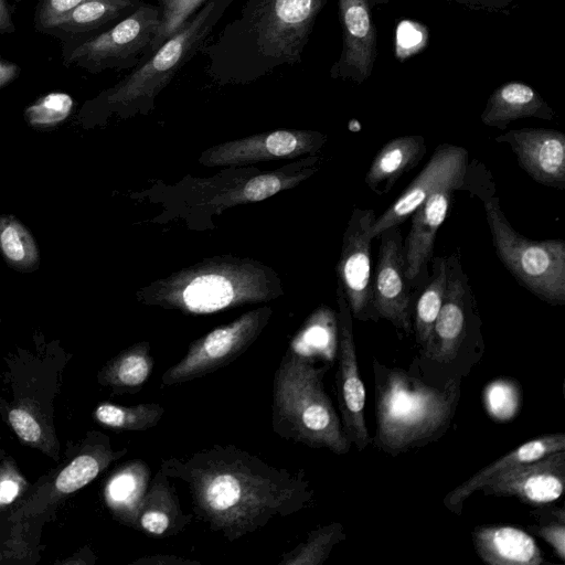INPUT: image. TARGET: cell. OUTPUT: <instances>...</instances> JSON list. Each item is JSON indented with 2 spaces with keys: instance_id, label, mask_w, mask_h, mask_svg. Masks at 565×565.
Wrapping results in <instances>:
<instances>
[{
  "instance_id": "6da1fadb",
  "label": "cell",
  "mask_w": 565,
  "mask_h": 565,
  "mask_svg": "<svg viewBox=\"0 0 565 565\" xmlns=\"http://www.w3.org/2000/svg\"><path fill=\"white\" fill-rule=\"evenodd\" d=\"M161 471L186 483L193 511L233 542L307 508L313 491L303 471L269 466L233 445H213L185 459L161 461Z\"/></svg>"
},
{
  "instance_id": "7a4b0ae2",
  "label": "cell",
  "mask_w": 565,
  "mask_h": 565,
  "mask_svg": "<svg viewBox=\"0 0 565 565\" xmlns=\"http://www.w3.org/2000/svg\"><path fill=\"white\" fill-rule=\"evenodd\" d=\"M327 1L246 0L200 49L205 73L220 85H244L299 63Z\"/></svg>"
},
{
  "instance_id": "3957f363",
  "label": "cell",
  "mask_w": 565,
  "mask_h": 565,
  "mask_svg": "<svg viewBox=\"0 0 565 565\" xmlns=\"http://www.w3.org/2000/svg\"><path fill=\"white\" fill-rule=\"evenodd\" d=\"M281 294L279 278L260 262L216 257L151 282L138 292V299L186 315H210L269 301Z\"/></svg>"
},
{
  "instance_id": "277c9868",
  "label": "cell",
  "mask_w": 565,
  "mask_h": 565,
  "mask_svg": "<svg viewBox=\"0 0 565 565\" xmlns=\"http://www.w3.org/2000/svg\"><path fill=\"white\" fill-rule=\"evenodd\" d=\"M373 370L376 412L373 440L380 449L396 455L434 441L447 430L459 399L457 381L437 390L376 360Z\"/></svg>"
},
{
  "instance_id": "5b68a950",
  "label": "cell",
  "mask_w": 565,
  "mask_h": 565,
  "mask_svg": "<svg viewBox=\"0 0 565 565\" xmlns=\"http://www.w3.org/2000/svg\"><path fill=\"white\" fill-rule=\"evenodd\" d=\"M326 370L306 354L286 351L274 377L271 425L285 439L344 455L351 441L324 390Z\"/></svg>"
},
{
  "instance_id": "8992f818",
  "label": "cell",
  "mask_w": 565,
  "mask_h": 565,
  "mask_svg": "<svg viewBox=\"0 0 565 565\" xmlns=\"http://www.w3.org/2000/svg\"><path fill=\"white\" fill-rule=\"evenodd\" d=\"M235 0H207L149 57L87 103L89 111L121 116L147 113L175 74L199 53Z\"/></svg>"
},
{
  "instance_id": "52a82bcc",
  "label": "cell",
  "mask_w": 565,
  "mask_h": 565,
  "mask_svg": "<svg viewBox=\"0 0 565 565\" xmlns=\"http://www.w3.org/2000/svg\"><path fill=\"white\" fill-rule=\"evenodd\" d=\"M495 192L482 195L492 245L515 280L542 301L565 303V242L533 241L516 232L507 220Z\"/></svg>"
},
{
  "instance_id": "ba28073f",
  "label": "cell",
  "mask_w": 565,
  "mask_h": 565,
  "mask_svg": "<svg viewBox=\"0 0 565 565\" xmlns=\"http://www.w3.org/2000/svg\"><path fill=\"white\" fill-rule=\"evenodd\" d=\"M159 23L158 6L142 1L134 12L107 30L62 43L63 64L89 73L132 70L150 55Z\"/></svg>"
},
{
  "instance_id": "9c48e42d",
  "label": "cell",
  "mask_w": 565,
  "mask_h": 565,
  "mask_svg": "<svg viewBox=\"0 0 565 565\" xmlns=\"http://www.w3.org/2000/svg\"><path fill=\"white\" fill-rule=\"evenodd\" d=\"M271 313L268 306L256 308L196 339L185 355L162 374L161 386L189 382L230 364L256 341Z\"/></svg>"
},
{
  "instance_id": "30bf717a",
  "label": "cell",
  "mask_w": 565,
  "mask_h": 565,
  "mask_svg": "<svg viewBox=\"0 0 565 565\" xmlns=\"http://www.w3.org/2000/svg\"><path fill=\"white\" fill-rule=\"evenodd\" d=\"M446 290L435 321L426 356L450 362L471 334L479 331L477 301L461 263L460 247L446 256Z\"/></svg>"
},
{
  "instance_id": "8fae6325",
  "label": "cell",
  "mask_w": 565,
  "mask_h": 565,
  "mask_svg": "<svg viewBox=\"0 0 565 565\" xmlns=\"http://www.w3.org/2000/svg\"><path fill=\"white\" fill-rule=\"evenodd\" d=\"M372 209L355 206L343 233L337 265L340 282L352 317L361 321H377L373 307L371 228L375 221Z\"/></svg>"
},
{
  "instance_id": "7c38bea8",
  "label": "cell",
  "mask_w": 565,
  "mask_h": 565,
  "mask_svg": "<svg viewBox=\"0 0 565 565\" xmlns=\"http://www.w3.org/2000/svg\"><path fill=\"white\" fill-rule=\"evenodd\" d=\"M327 136L307 129H279L215 145L202 152L199 161L207 167H236L263 161L315 154Z\"/></svg>"
},
{
  "instance_id": "4fadbf2b",
  "label": "cell",
  "mask_w": 565,
  "mask_h": 565,
  "mask_svg": "<svg viewBox=\"0 0 565 565\" xmlns=\"http://www.w3.org/2000/svg\"><path fill=\"white\" fill-rule=\"evenodd\" d=\"M469 164V153L461 147L451 143L437 146L433 156L409 183L403 193L375 218L372 238H377L382 232L392 226H399L425 199L438 186L460 184L465 188L466 173Z\"/></svg>"
},
{
  "instance_id": "5bb4252c",
  "label": "cell",
  "mask_w": 565,
  "mask_h": 565,
  "mask_svg": "<svg viewBox=\"0 0 565 565\" xmlns=\"http://www.w3.org/2000/svg\"><path fill=\"white\" fill-rule=\"evenodd\" d=\"M338 302V401L343 429L351 443L362 451L371 441L364 418L365 388L359 373L353 337V320L340 282L337 284Z\"/></svg>"
},
{
  "instance_id": "9a60e30c",
  "label": "cell",
  "mask_w": 565,
  "mask_h": 565,
  "mask_svg": "<svg viewBox=\"0 0 565 565\" xmlns=\"http://www.w3.org/2000/svg\"><path fill=\"white\" fill-rule=\"evenodd\" d=\"M379 238L381 244L372 278L373 307L379 318L388 320L408 334L413 328L414 297L405 275L399 227H388Z\"/></svg>"
},
{
  "instance_id": "2e32d148",
  "label": "cell",
  "mask_w": 565,
  "mask_h": 565,
  "mask_svg": "<svg viewBox=\"0 0 565 565\" xmlns=\"http://www.w3.org/2000/svg\"><path fill=\"white\" fill-rule=\"evenodd\" d=\"M127 452L128 448L114 450L107 436L92 434L82 451L58 472L52 482L39 488L21 504L11 515V520L20 521L45 512L64 497L88 484L113 461Z\"/></svg>"
},
{
  "instance_id": "e0dca14e",
  "label": "cell",
  "mask_w": 565,
  "mask_h": 565,
  "mask_svg": "<svg viewBox=\"0 0 565 565\" xmlns=\"http://www.w3.org/2000/svg\"><path fill=\"white\" fill-rule=\"evenodd\" d=\"M460 184H446L434 190L411 215L412 223L403 241L405 275L411 289L418 291L429 277L436 234L446 220L454 193Z\"/></svg>"
},
{
  "instance_id": "ac0fdd59",
  "label": "cell",
  "mask_w": 565,
  "mask_h": 565,
  "mask_svg": "<svg viewBox=\"0 0 565 565\" xmlns=\"http://www.w3.org/2000/svg\"><path fill=\"white\" fill-rule=\"evenodd\" d=\"M508 143L519 167L536 183L565 189V135L556 129H512L494 138Z\"/></svg>"
},
{
  "instance_id": "d6986e66",
  "label": "cell",
  "mask_w": 565,
  "mask_h": 565,
  "mask_svg": "<svg viewBox=\"0 0 565 565\" xmlns=\"http://www.w3.org/2000/svg\"><path fill=\"white\" fill-rule=\"evenodd\" d=\"M338 4L343 41L330 76L362 84L371 76L376 56V30L370 0H338Z\"/></svg>"
},
{
  "instance_id": "ffe728a7",
  "label": "cell",
  "mask_w": 565,
  "mask_h": 565,
  "mask_svg": "<svg viewBox=\"0 0 565 565\" xmlns=\"http://www.w3.org/2000/svg\"><path fill=\"white\" fill-rule=\"evenodd\" d=\"M565 450L519 466L491 480L480 490L486 495L514 497L525 504L545 505L563 493Z\"/></svg>"
},
{
  "instance_id": "44dd1931",
  "label": "cell",
  "mask_w": 565,
  "mask_h": 565,
  "mask_svg": "<svg viewBox=\"0 0 565 565\" xmlns=\"http://www.w3.org/2000/svg\"><path fill=\"white\" fill-rule=\"evenodd\" d=\"M565 450V434L554 433L525 441L495 461L486 466L445 498V505L460 513L463 501L491 480L519 466L541 459L552 452Z\"/></svg>"
},
{
  "instance_id": "7402d4cb",
  "label": "cell",
  "mask_w": 565,
  "mask_h": 565,
  "mask_svg": "<svg viewBox=\"0 0 565 565\" xmlns=\"http://www.w3.org/2000/svg\"><path fill=\"white\" fill-rule=\"evenodd\" d=\"M174 487L161 469L154 475L139 505L134 529L153 537H170L190 524Z\"/></svg>"
},
{
  "instance_id": "603a6c76",
  "label": "cell",
  "mask_w": 565,
  "mask_h": 565,
  "mask_svg": "<svg viewBox=\"0 0 565 565\" xmlns=\"http://www.w3.org/2000/svg\"><path fill=\"white\" fill-rule=\"evenodd\" d=\"M142 0H85L43 31L62 43L95 35L134 12Z\"/></svg>"
},
{
  "instance_id": "cb8c5ba5",
  "label": "cell",
  "mask_w": 565,
  "mask_h": 565,
  "mask_svg": "<svg viewBox=\"0 0 565 565\" xmlns=\"http://www.w3.org/2000/svg\"><path fill=\"white\" fill-rule=\"evenodd\" d=\"M475 550L491 565H541L542 552L533 536L512 525L478 526L472 532Z\"/></svg>"
},
{
  "instance_id": "d4e9b609",
  "label": "cell",
  "mask_w": 565,
  "mask_h": 565,
  "mask_svg": "<svg viewBox=\"0 0 565 565\" xmlns=\"http://www.w3.org/2000/svg\"><path fill=\"white\" fill-rule=\"evenodd\" d=\"M531 117L553 120L555 113L533 87L509 82L490 95L480 118L483 125L503 130L514 120Z\"/></svg>"
},
{
  "instance_id": "484cf974",
  "label": "cell",
  "mask_w": 565,
  "mask_h": 565,
  "mask_svg": "<svg viewBox=\"0 0 565 565\" xmlns=\"http://www.w3.org/2000/svg\"><path fill=\"white\" fill-rule=\"evenodd\" d=\"M427 152L425 138L401 136L386 142L375 154L364 177L371 191L382 195L391 191L398 179L415 168Z\"/></svg>"
},
{
  "instance_id": "4316f807",
  "label": "cell",
  "mask_w": 565,
  "mask_h": 565,
  "mask_svg": "<svg viewBox=\"0 0 565 565\" xmlns=\"http://www.w3.org/2000/svg\"><path fill=\"white\" fill-rule=\"evenodd\" d=\"M149 468L141 460L130 461L116 470L104 488V500L114 518L130 527L149 486Z\"/></svg>"
},
{
  "instance_id": "83f0119b",
  "label": "cell",
  "mask_w": 565,
  "mask_h": 565,
  "mask_svg": "<svg viewBox=\"0 0 565 565\" xmlns=\"http://www.w3.org/2000/svg\"><path fill=\"white\" fill-rule=\"evenodd\" d=\"M153 365L149 342H138L108 361L98 373V382L116 393H137L148 381Z\"/></svg>"
},
{
  "instance_id": "f1b7e54d",
  "label": "cell",
  "mask_w": 565,
  "mask_h": 565,
  "mask_svg": "<svg viewBox=\"0 0 565 565\" xmlns=\"http://www.w3.org/2000/svg\"><path fill=\"white\" fill-rule=\"evenodd\" d=\"M316 169L303 168L292 171H271L253 177L242 184L221 192L209 201V205L216 209H227L238 204L258 202L269 196L296 186L305 179L313 174Z\"/></svg>"
},
{
  "instance_id": "f546056e",
  "label": "cell",
  "mask_w": 565,
  "mask_h": 565,
  "mask_svg": "<svg viewBox=\"0 0 565 565\" xmlns=\"http://www.w3.org/2000/svg\"><path fill=\"white\" fill-rule=\"evenodd\" d=\"M431 273L418 290L414 312V330L417 343L427 352L431 331L440 311L446 290V256H434L430 260Z\"/></svg>"
},
{
  "instance_id": "4dcf8cb0",
  "label": "cell",
  "mask_w": 565,
  "mask_h": 565,
  "mask_svg": "<svg viewBox=\"0 0 565 565\" xmlns=\"http://www.w3.org/2000/svg\"><path fill=\"white\" fill-rule=\"evenodd\" d=\"M0 252L6 262L19 271H32L39 266L36 242L13 215L0 216Z\"/></svg>"
},
{
  "instance_id": "1f68e13d",
  "label": "cell",
  "mask_w": 565,
  "mask_h": 565,
  "mask_svg": "<svg viewBox=\"0 0 565 565\" xmlns=\"http://www.w3.org/2000/svg\"><path fill=\"white\" fill-rule=\"evenodd\" d=\"M164 415V407L158 403H141L122 406L108 402L96 406L93 416L100 425L127 431H142L154 427Z\"/></svg>"
},
{
  "instance_id": "d6a6232c",
  "label": "cell",
  "mask_w": 565,
  "mask_h": 565,
  "mask_svg": "<svg viewBox=\"0 0 565 565\" xmlns=\"http://www.w3.org/2000/svg\"><path fill=\"white\" fill-rule=\"evenodd\" d=\"M345 540L343 525L332 522L312 530L306 541L284 553L278 565H321L332 548Z\"/></svg>"
},
{
  "instance_id": "836d02e7",
  "label": "cell",
  "mask_w": 565,
  "mask_h": 565,
  "mask_svg": "<svg viewBox=\"0 0 565 565\" xmlns=\"http://www.w3.org/2000/svg\"><path fill=\"white\" fill-rule=\"evenodd\" d=\"M8 420L19 439L49 456H56L57 440L34 407L19 404L8 413Z\"/></svg>"
},
{
  "instance_id": "e575fe53",
  "label": "cell",
  "mask_w": 565,
  "mask_h": 565,
  "mask_svg": "<svg viewBox=\"0 0 565 565\" xmlns=\"http://www.w3.org/2000/svg\"><path fill=\"white\" fill-rule=\"evenodd\" d=\"M74 99L63 92L43 95L24 109L26 122L39 129L53 128L63 122L72 113Z\"/></svg>"
},
{
  "instance_id": "d590c367",
  "label": "cell",
  "mask_w": 565,
  "mask_h": 565,
  "mask_svg": "<svg viewBox=\"0 0 565 565\" xmlns=\"http://www.w3.org/2000/svg\"><path fill=\"white\" fill-rule=\"evenodd\" d=\"M206 1L158 0L160 23L150 49V55L170 36L175 34Z\"/></svg>"
},
{
  "instance_id": "8d00e7d4",
  "label": "cell",
  "mask_w": 565,
  "mask_h": 565,
  "mask_svg": "<svg viewBox=\"0 0 565 565\" xmlns=\"http://www.w3.org/2000/svg\"><path fill=\"white\" fill-rule=\"evenodd\" d=\"M28 488V482L11 459L0 465V510L13 503Z\"/></svg>"
},
{
  "instance_id": "74e56055",
  "label": "cell",
  "mask_w": 565,
  "mask_h": 565,
  "mask_svg": "<svg viewBox=\"0 0 565 565\" xmlns=\"http://www.w3.org/2000/svg\"><path fill=\"white\" fill-rule=\"evenodd\" d=\"M83 1L85 0H38L34 12L35 30L43 33Z\"/></svg>"
},
{
  "instance_id": "f35d334b",
  "label": "cell",
  "mask_w": 565,
  "mask_h": 565,
  "mask_svg": "<svg viewBox=\"0 0 565 565\" xmlns=\"http://www.w3.org/2000/svg\"><path fill=\"white\" fill-rule=\"evenodd\" d=\"M530 529L551 545L562 562L565 561V512L563 508L557 509L555 519L539 526H530Z\"/></svg>"
},
{
  "instance_id": "ab89813d",
  "label": "cell",
  "mask_w": 565,
  "mask_h": 565,
  "mask_svg": "<svg viewBox=\"0 0 565 565\" xmlns=\"http://www.w3.org/2000/svg\"><path fill=\"white\" fill-rule=\"evenodd\" d=\"M424 29L417 23L403 21L396 30V55L407 57L423 46Z\"/></svg>"
},
{
  "instance_id": "60d3db41",
  "label": "cell",
  "mask_w": 565,
  "mask_h": 565,
  "mask_svg": "<svg viewBox=\"0 0 565 565\" xmlns=\"http://www.w3.org/2000/svg\"><path fill=\"white\" fill-rule=\"evenodd\" d=\"M131 564L134 565H198L200 562L194 559H188L184 557H180L177 555H151L143 556L134 561Z\"/></svg>"
},
{
  "instance_id": "b9f144b4",
  "label": "cell",
  "mask_w": 565,
  "mask_h": 565,
  "mask_svg": "<svg viewBox=\"0 0 565 565\" xmlns=\"http://www.w3.org/2000/svg\"><path fill=\"white\" fill-rule=\"evenodd\" d=\"M472 10L499 12L507 9L514 0H455Z\"/></svg>"
},
{
  "instance_id": "7bdbcfd3",
  "label": "cell",
  "mask_w": 565,
  "mask_h": 565,
  "mask_svg": "<svg viewBox=\"0 0 565 565\" xmlns=\"http://www.w3.org/2000/svg\"><path fill=\"white\" fill-rule=\"evenodd\" d=\"M20 66L11 61L0 58V89L20 75Z\"/></svg>"
},
{
  "instance_id": "ee69618b",
  "label": "cell",
  "mask_w": 565,
  "mask_h": 565,
  "mask_svg": "<svg viewBox=\"0 0 565 565\" xmlns=\"http://www.w3.org/2000/svg\"><path fill=\"white\" fill-rule=\"evenodd\" d=\"M15 32L11 9L8 0H0V35Z\"/></svg>"
},
{
  "instance_id": "f6af8a7d",
  "label": "cell",
  "mask_w": 565,
  "mask_h": 565,
  "mask_svg": "<svg viewBox=\"0 0 565 565\" xmlns=\"http://www.w3.org/2000/svg\"><path fill=\"white\" fill-rule=\"evenodd\" d=\"M373 3H386L388 0H370Z\"/></svg>"
}]
</instances>
